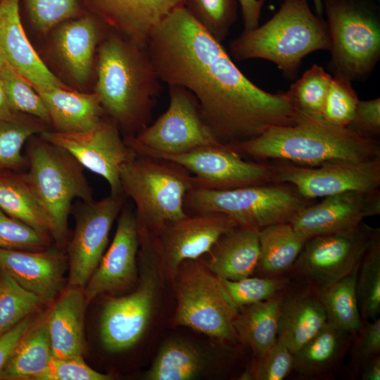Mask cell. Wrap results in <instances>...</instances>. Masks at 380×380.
<instances>
[{
    "label": "cell",
    "instance_id": "cell-1",
    "mask_svg": "<svg viewBox=\"0 0 380 380\" xmlns=\"http://www.w3.org/2000/svg\"><path fill=\"white\" fill-rule=\"evenodd\" d=\"M146 49L160 81L190 91L203 120L224 146L296 121L288 93L267 92L248 80L221 42L184 6L154 30Z\"/></svg>",
    "mask_w": 380,
    "mask_h": 380
},
{
    "label": "cell",
    "instance_id": "cell-2",
    "mask_svg": "<svg viewBox=\"0 0 380 380\" xmlns=\"http://www.w3.org/2000/svg\"><path fill=\"white\" fill-rule=\"evenodd\" d=\"M227 146L251 160L310 167L380 158V144L375 138L300 114L294 124L272 127L252 139Z\"/></svg>",
    "mask_w": 380,
    "mask_h": 380
},
{
    "label": "cell",
    "instance_id": "cell-3",
    "mask_svg": "<svg viewBox=\"0 0 380 380\" xmlns=\"http://www.w3.org/2000/svg\"><path fill=\"white\" fill-rule=\"evenodd\" d=\"M160 80L146 46L111 35L99 49L96 94L125 138L149 125Z\"/></svg>",
    "mask_w": 380,
    "mask_h": 380
},
{
    "label": "cell",
    "instance_id": "cell-4",
    "mask_svg": "<svg viewBox=\"0 0 380 380\" xmlns=\"http://www.w3.org/2000/svg\"><path fill=\"white\" fill-rule=\"evenodd\" d=\"M330 47L328 29L312 13L308 0H283L272 18L243 31L229 45L235 59L267 60L287 76L297 72L305 56Z\"/></svg>",
    "mask_w": 380,
    "mask_h": 380
},
{
    "label": "cell",
    "instance_id": "cell-5",
    "mask_svg": "<svg viewBox=\"0 0 380 380\" xmlns=\"http://www.w3.org/2000/svg\"><path fill=\"white\" fill-rule=\"evenodd\" d=\"M120 180L124 195L134 203L139 239L188 215L184 198L194 187L193 175L179 165L137 153L122 166Z\"/></svg>",
    "mask_w": 380,
    "mask_h": 380
},
{
    "label": "cell",
    "instance_id": "cell-6",
    "mask_svg": "<svg viewBox=\"0 0 380 380\" xmlns=\"http://www.w3.org/2000/svg\"><path fill=\"white\" fill-rule=\"evenodd\" d=\"M27 159L25 177L49 220L52 241L61 250L68 243L72 203L77 198L93 201L92 188L72 155L41 137L30 141Z\"/></svg>",
    "mask_w": 380,
    "mask_h": 380
},
{
    "label": "cell",
    "instance_id": "cell-7",
    "mask_svg": "<svg viewBox=\"0 0 380 380\" xmlns=\"http://www.w3.org/2000/svg\"><path fill=\"white\" fill-rule=\"evenodd\" d=\"M311 200L296 188L274 182L227 189L193 187L184 198V208L191 214H224L239 226L260 229L266 226L290 222ZM188 214V213H187Z\"/></svg>",
    "mask_w": 380,
    "mask_h": 380
},
{
    "label": "cell",
    "instance_id": "cell-8",
    "mask_svg": "<svg viewBox=\"0 0 380 380\" xmlns=\"http://www.w3.org/2000/svg\"><path fill=\"white\" fill-rule=\"evenodd\" d=\"M196 260L181 264L175 275V325L191 328L222 342L239 341L234 321L239 309L221 279Z\"/></svg>",
    "mask_w": 380,
    "mask_h": 380
},
{
    "label": "cell",
    "instance_id": "cell-9",
    "mask_svg": "<svg viewBox=\"0 0 380 380\" xmlns=\"http://www.w3.org/2000/svg\"><path fill=\"white\" fill-rule=\"evenodd\" d=\"M331 63L335 73L351 80L369 74L380 56L376 15L360 0H325Z\"/></svg>",
    "mask_w": 380,
    "mask_h": 380
},
{
    "label": "cell",
    "instance_id": "cell-10",
    "mask_svg": "<svg viewBox=\"0 0 380 380\" xmlns=\"http://www.w3.org/2000/svg\"><path fill=\"white\" fill-rule=\"evenodd\" d=\"M167 109L134 137L124 138L137 153L179 154L222 144L203 120L198 102L187 89L169 86Z\"/></svg>",
    "mask_w": 380,
    "mask_h": 380
},
{
    "label": "cell",
    "instance_id": "cell-11",
    "mask_svg": "<svg viewBox=\"0 0 380 380\" xmlns=\"http://www.w3.org/2000/svg\"><path fill=\"white\" fill-rule=\"evenodd\" d=\"M146 259L140 284L132 293L109 299L103 307L100 336L104 348L119 353L133 347L141 338L150 322L159 279L156 256L142 248Z\"/></svg>",
    "mask_w": 380,
    "mask_h": 380
},
{
    "label": "cell",
    "instance_id": "cell-12",
    "mask_svg": "<svg viewBox=\"0 0 380 380\" xmlns=\"http://www.w3.org/2000/svg\"><path fill=\"white\" fill-rule=\"evenodd\" d=\"M44 140L72 155L86 169L108 182L110 194L124 196L120 173L122 166L137 153L121 137V132L111 120L102 119L93 129L76 132L44 130Z\"/></svg>",
    "mask_w": 380,
    "mask_h": 380
},
{
    "label": "cell",
    "instance_id": "cell-13",
    "mask_svg": "<svg viewBox=\"0 0 380 380\" xmlns=\"http://www.w3.org/2000/svg\"><path fill=\"white\" fill-rule=\"evenodd\" d=\"M169 160L193 175L194 187L227 189L275 182L273 164L246 160L227 146L179 154L146 155Z\"/></svg>",
    "mask_w": 380,
    "mask_h": 380
},
{
    "label": "cell",
    "instance_id": "cell-14",
    "mask_svg": "<svg viewBox=\"0 0 380 380\" xmlns=\"http://www.w3.org/2000/svg\"><path fill=\"white\" fill-rule=\"evenodd\" d=\"M273 165L275 182L293 185L309 200L346 191L370 192L380 186V158L338 160L315 167L284 161Z\"/></svg>",
    "mask_w": 380,
    "mask_h": 380
},
{
    "label": "cell",
    "instance_id": "cell-15",
    "mask_svg": "<svg viewBox=\"0 0 380 380\" xmlns=\"http://www.w3.org/2000/svg\"><path fill=\"white\" fill-rule=\"evenodd\" d=\"M236 226L221 213L188 214L166 222L154 236L139 240V245L151 250L174 277L182 262L208 253L222 235Z\"/></svg>",
    "mask_w": 380,
    "mask_h": 380
},
{
    "label": "cell",
    "instance_id": "cell-16",
    "mask_svg": "<svg viewBox=\"0 0 380 380\" xmlns=\"http://www.w3.org/2000/svg\"><path fill=\"white\" fill-rule=\"evenodd\" d=\"M376 229L362 222L350 231L312 237L293 267L316 287L338 281L360 267Z\"/></svg>",
    "mask_w": 380,
    "mask_h": 380
},
{
    "label": "cell",
    "instance_id": "cell-17",
    "mask_svg": "<svg viewBox=\"0 0 380 380\" xmlns=\"http://www.w3.org/2000/svg\"><path fill=\"white\" fill-rule=\"evenodd\" d=\"M124 196L109 195L99 201L82 202L75 216L69 242L68 284L84 289L99 265L113 222L123 208Z\"/></svg>",
    "mask_w": 380,
    "mask_h": 380
},
{
    "label": "cell",
    "instance_id": "cell-18",
    "mask_svg": "<svg viewBox=\"0 0 380 380\" xmlns=\"http://www.w3.org/2000/svg\"><path fill=\"white\" fill-rule=\"evenodd\" d=\"M379 214V189L370 192L346 191L305 206L289 223L307 241L317 236L354 229L365 218Z\"/></svg>",
    "mask_w": 380,
    "mask_h": 380
},
{
    "label": "cell",
    "instance_id": "cell-19",
    "mask_svg": "<svg viewBox=\"0 0 380 380\" xmlns=\"http://www.w3.org/2000/svg\"><path fill=\"white\" fill-rule=\"evenodd\" d=\"M139 248L135 213L123 208L111 244L84 288L87 303L103 293L123 289L135 280Z\"/></svg>",
    "mask_w": 380,
    "mask_h": 380
},
{
    "label": "cell",
    "instance_id": "cell-20",
    "mask_svg": "<svg viewBox=\"0 0 380 380\" xmlns=\"http://www.w3.org/2000/svg\"><path fill=\"white\" fill-rule=\"evenodd\" d=\"M67 262V256L59 251L0 248V270L44 304L53 303L63 291Z\"/></svg>",
    "mask_w": 380,
    "mask_h": 380
},
{
    "label": "cell",
    "instance_id": "cell-21",
    "mask_svg": "<svg viewBox=\"0 0 380 380\" xmlns=\"http://www.w3.org/2000/svg\"><path fill=\"white\" fill-rule=\"evenodd\" d=\"M87 6L120 34L146 46L154 30L184 0H83Z\"/></svg>",
    "mask_w": 380,
    "mask_h": 380
},
{
    "label": "cell",
    "instance_id": "cell-22",
    "mask_svg": "<svg viewBox=\"0 0 380 380\" xmlns=\"http://www.w3.org/2000/svg\"><path fill=\"white\" fill-rule=\"evenodd\" d=\"M0 50L9 65L33 88L68 89L45 65L23 30L19 0H0Z\"/></svg>",
    "mask_w": 380,
    "mask_h": 380
},
{
    "label": "cell",
    "instance_id": "cell-23",
    "mask_svg": "<svg viewBox=\"0 0 380 380\" xmlns=\"http://www.w3.org/2000/svg\"><path fill=\"white\" fill-rule=\"evenodd\" d=\"M87 305L84 289L78 286H69L54 300L44 317L54 357H82Z\"/></svg>",
    "mask_w": 380,
    "mask_h": 380
},
{
    "label": "cell",
    "instance_id": "cell-24",
    "mask_svg": "<svg viewBox=\"0 0 380 380\" xmlns=\"http://www.w3.org/2000/svg\"><path fill=\"white\" fill-rule=\"evenodd\" d=\"M258 232L238 225L224 233L208 253L205 265L222 279L236 281L250 277L259 262Z\"/></svg>",
    "mask_w": 380,
    "mask_h": 380
},
{
    "label": "cell",
    "instance_id": "cell-25",
    "mask_svg": "<svg viewBox=\"0 0 380 380\" xmlns=\"http://www.w3.org/2000/svg\"><path fill=\"white\" fill-rule=\"evenodd\" d=\"M35 91L42 99L56 131H87L103 118L104 110L96 93H78L63 87Z\"/></svg>",
    "mask_w": 380,
    "mask_h": 380
},
{
    "label": "cell",
    "instance_id": "cell-26",
    "mask_svg": "<svg viewBox=\"0 0 380 380\" xmlns=\"http://www.w3.org/2000/svg\"><path fill=\"white\" fill-rule=\"evenodd\" d=\"M325 311L315 290L306 289L284 296L279 321V336L294 354L327 323Z\"/></svg>",
    "mask_w": 380,
    "mask_h": 380
},
{
    "label": "cell",
    "instance_id": "cell-27",
    "mask_svg": "<svg viewBox=\"0 0 380 380\" xmlns=\"http://www.w3.org/2000/svg\"><path fill=\"white\" fill-rule=\"evenodd\" d=\"M283 292L268 300L239 308L234 327L239 341L249 346L255 357L277 340Z\"/></svg>",
    "mask_w": 380,
    "mask_h": 380
},
{
    "label": "cell",
    "instance_id": "cell-28",
    "mask_svg": "<svg viewBox=\"0 0 380 380\" xmlns=\"http://www.w3.org/2000/svg\"><path fill=\"white\" fill-rule=\"evenodd\" d=\"M96 40L97 25L89 15L65 23L57 33L60 56L78 83H84L90 75Z\"/></svg>",
    "mask_w": 380,
    "mask_h": 380
},
{
    "label": "cell",
    "instance_id": "cell-29",
    "mask_svg": "<svg viewBox=\"0 0 380 380\" xmlns=\"http://www.w3.org/2000/svg\"><path fill=\"white\" fill-rule=\"evenodd\" d=\"M53 355L44 317L34 322L23 336L4 367L0 379L36 380Z\"/></svg>",
    "mask_w": 380,
    "mask_h": 380
},
{
    "label": "cell",
    "instance_id": "cell-30",
    "mask_svg": "<svg viewBox=\"0 0 380 380\" xmlns=\"http://www.w3.org/2000/svg\"><path fill=\"white\" fill-rule=\"evenodd\" d=\"M351 334L327 322L293 354V369L305 376L326 374L344 355Z\"/></svg>",
    "mask_w": 380,
    "mask_h": 380
},
{
    "label": "cell",
    "instance_id": "cell-31",
    "mask_svg": "<svg viewBox=\"0 0 380 380\" xmlns=\"http://www.w3.org/2000/svg\"><path fill=\"white\" fill-rule=\"evenodd\" d=\"M0 209L52 240L49 220L25 173L0 172Z\"/></svg>",
    "mask_w": 380,
    "mask_h": 380
},
{
    "label": "cell",
    "instance_id": "cell-32",
    "mask_svg": "<svg viewBox=\"0 0 380 380\" xmlns=\"http://www.w3.org/2000/svg\"><path fill=\"white\" fill-rule=\"evenodd\" d=\"M258 239L260 258L257 269L269 277H275L293 267L306 241L289 222L259 229Z\"/></svg>",
    "mask_w": 380,
    "mask_h": 380
},
{
    "label": "cell",
    "instance_id": "cell-33",
    "mask_svg": "<svg viewBox=\"0 0 380 380\" xmlns=\"http://www.w3.org/2000/svg\"><path fill=\"white\" fill-rule=\"evenodd\" d=\"M359 268L338 281L315 289L327 322L351 335L362 324L356 293Z\"/></svg>",
    "mask_w": 380,
    "mask_h": 380
},
{
    "label": "cell",
    "instance_id": "cell-34",
    "mask_svg": "<svg viewBox=\"0 0 380 380\" xmlns=\"http://www.w3.org/2000/svg\"><path fill=\"white\" fill-rule=\"evenodd\" d=\"M203 368L201 354L191 345L172 340L160 349L145 377L148 380H190Z\"/></svg>",
    "mask_w": 380,
    "mask_h": 380
},
{
    "label": "cell",
    "instance_id": "cell-35",
    "mask_svg": "<svg viewBox=\"0 0 380 380\" xmlns=\"http://www.w3.org/2000/svg\"><path fill=\"white\" fill-rule=\"evenodd\" d=\"M39 120L19 113L12 119L0 121V172L18 170L28 165L22 154L25 141L47 129Z\"/></svg>",
    "mask_w": 380,
    "mask_h": 380
},
{
    "label": "cell",
    "instance_id": "cell-36",
    "mask_svg": "<svg viewBox=\"0 0 380 380\" xmlns=\"http://www.w3.org/2000/svg\"><path fill=\"white\" fill-rule=\"evenodd\" d=\"M356 293L360 316L377 318L380 312V233L376 229L360 265Z\"/></svg>",
    "mask_w": 380,
    "mask_h": 380
},
{
    "label": "cell",
    "instance_id": "cell-37",
    "mask_svg": "<svg viewBox=\"0 0 380 380\" xmlns=\"http://www.w3.org/2000/svg\"><path fill=\"white\" fill-rule=\"evenodd\" d=\"M43 305L37 296L0 270V336L37 313Z\"/></svg>",
    "mask_w": 380,
    "mask_h": 380
},
{
    "label": "cell",
    "instance_id": "cell-38",
    "mask_svg": "<svg viewBox=\"0 0 380 380\" xmlns=\"http://www.w3.org/2000/svg\"><path fill=\"white\" fill-rule=\"evenodd\" d=\"M332 76L317 64L292 84L287 91L298 114L321 120Z\"/></svg>",
    "mask_w": 380,
    "mask_h": 380
},
{
    "label": "cell",
    "instance_id": "cell-39",
    "mask_svg": "<svg viewBox=\"0 0 380 380\" xmlns=\"http://www.w3.org/2000/svg\"><path fill=\"white\" fill-rule=\"evenodd\" d=\"M236 0H184V7L210 34L222 42L237 18Z\"/></svg>",
    "mask_w": 380,
    "mask_h": 380
},
{
    "label": "cell",
    "instance_id": "cell-40",
    "mask_svg": "<svg viewBox=\"0 0 380 380\" xmlns=\"http://www.w3.org/2000/svg\"><path fill=\"white\" fill-rule=\"evenodd\" d=\"M6 94L12 109L18 113L35 118L51 125L48 110L31 84L6 61L0 71Z\"/></svg>",
    "mask_w": 380,
    "mask_h": 380
},
{
    "label": "cell",
    "instance_id": "cell-41",
    "mask_svg": "<svg viewBox=\"0 0 380 380\" xmlns=\"http://www.w3.org/2000/svg\"><path fill=\"white\" fill-rule=\"evenodd\" d=\"M358 102L351 80L343 75L335 73L325 98L322 118L333 125L348 127Z\"/></svg>",
    "mask_w": 380,
    "mask_h": 380
},
{
    "label": "cell",
    "instance_id": "cell-42",
    "mask_svg": "<svg viewBox=\"0 0 380 380\" xmlns=\"http://www.w3.org/2000/svg\"><path fill=\"white\" fill-rule=\"evenodd\" d=\"M220 279L238 309L272 298L283 292L287 283L286 279L276 277H248L236 281Z\"/></svg>",
    "mask_w": 380,
    "mask_h": 380
},
{
    "label": "cell",
    "instance_id": "cell-43",
    "mask_svg": "<svg viewBox=\"0 0 380 380\" xmlns=\"http://www.w3.org/2000/svg\"><path fill=\"white\" fill-rule=\"evenodd\" d=\"M293 353L278 335L275 343L255 359L242 375L243 379L282 380L292 371Z\"/></svg>",
    "mask_w": 380,
    "mask_h": 380
},
{
    "label": "cell",
    "instance_id": "cell-44",
    "mask_svg": "<svg viewBox=\"0 0 380 380\" xmlns=\"http://www.w3.org/2000/svg\"><path fill=\"white\" fill-rule=\"evenodd\" d=\"M53 241L0 209V248L44 251Z\"/></svg>",
    "mask_w": 380,
    "mask_h": 380
},
{
    "label": "cell",
    "instance_id": "cell-45",
    "mask_svg": "<svg viewBox=\"0 0 380 380\" xmlns=\"http://www.w3.org/2000/svg\"><path fill=\"white\" fill-rule=\"evenodd\" d=\"M31 21L37 30L46 32L57 24L77 16L78 0H25Z\"/></svg>",
    "mask_w": 380,
    "mask_h": 380
},
{
    "label": "cell",
    "instance_id": "cell-46",
    "mask_svg": "<svg viewBox=\"0 0 380 380\" xmlns=\"http://www.w3.org/2000/svg\"><path fill=\"white\" fill-rule=\"evenodd\" d=\"M112 376L91 368L83 357L56 358L53 357L48 367L36 380H110Z\"/></svg>",
    "mask_w": 380,
    "mask_h": 380
},
{
    "label": "cell",
    "instance_id": "cell-47",
    "mask_svg": "<svg viewBox=\"0 0 380 380\" xmlns=\"http://www.w3.org/2000/svg\"><path fill=\"white\" fill-rule=\"evenodd\" d=\"M356 339L351 351L350 365L357 373L361 367L380 353V319L362 322L355 334Z\"/></svg>",
    "mask_w": 380,
    "mask_h": 380
},
{
    "label": "cell",
    "instance_id": "cell-48",
    "mask_svg": "<svg viewBox=\"0 0 380 380\" xmlns=\"http://www.w3.org/2000/svg\"><path fill=\"white\" fill-rule=\"evenodd\" d=\"M349 128L375 137L380 134V99L359 101Z\"/></svg>",
    "mask_w": 380,
    "mask_h": 380
},
{
    "label": "cell",
    "instance_id": "cell-49",
    "mask_svg": "<svg viewBox=\"0 0 380 380\" xmlns=\"http://www.w3.org/2000/svg\"><path fill=\"white\" fill-rule=\"evenodd\" d=\"M34 322L33 315L30 316L0 336V374L18 343Z\"/></svg>",
    "mask_w": 380,
    "mask_h": 380
},
{
    "label": "cell",
    "instance_id": "cell-50",
    "mask_svg": "<svg viewBox=\"0 0 380 380\" xmlns=\"http://www.w3.org/2000/svg\"><path fill=\"white\" fill-rule=\"evenodd\" d=\"M239 4L244 24V31L259 25V20L265 0H236Z\"/></svg>",
    "mask_w": 380,
    "mask_h": 380
},
{
    "label": "cell",
    "instance_id": "cell-51",
    "mask_svg": "<svg viewBox=\"0 0 380 380\" xmlns=\"http://www.w3.org/2000/svg\"><path fill=\"white\" fill-rule=\"evenodd\" d=\"M361 379L379 380L380 379V355L376 356L367 361L360 368Z\"/></svg>",
    "mask_w": 380,
    "mask_h": 380
},
{
    "label": "cell",
    "instance_id": "cell-52",
    "mask_svg": "<svg viewBox=\"0 0 380 380\" xmlns=\"http://www.w3.org/2000/svg\"><path fill=\"white\" fill-rule=\"evenodd\" d=\"M18 114L11 107L3 82L0 79V121L12 119Z\"/></svg>",
    "mask_w": 380,
    "mask_h": 380
},
{
    "label": "cell",
    "instance_id": "cell-53",
    "mask_svg": "<svg viewBox=\"0 0 380 380\" xmlns=\"http://www.w3.org/2000/svg\"><path fill=\"white\" fill-rule=\"evenodd\" d=\"M315 11L317 14L320 16L324 12L323 1L322 0H313Z\"/></svg>",
    "mask_w": 380,
    "mask_h": 380
},
{
    "label": "cell",
    "instance_id": "cell-54",
    "mask_svg": "<svg viewBox=\"0 0 380 380\" xmlns=\"http://www.w3.org/2000/svg\"><path fill=\"white\" fill-rule=\"evenodd\" d=\"M6 62V60L0 50V71L2 69L3 66L4 65Z\"/></svg>",
    "mask_w": 380,
    "mask_h": 380
}]
</instances>
